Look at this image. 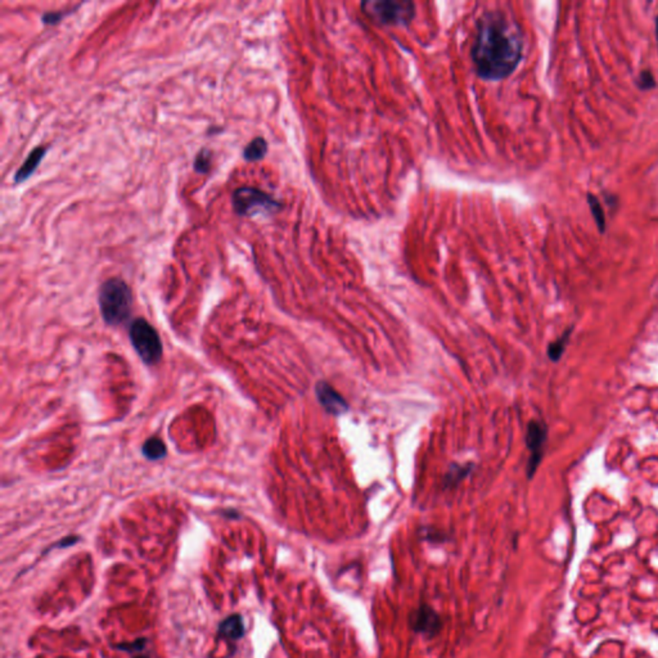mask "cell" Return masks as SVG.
I'll return each mask as SVG.
<instances>
[{
    "instance_id": "1",
    "label": "cell",
    "mask_w": 658,
    "mask_h": 658,
    "mask_svg": "<svg viewBox=\"0 0 658 658\" xmlns=\"http://www.w3.org/2000/svg\"><path fill=\"white\" fill-rule=\"evenodd\" d=\"M523 57L519 24L502 10H489L477 21L470 59L480 79L502 82L516 71Z\"/></svg>"
},
{
    "instance_id": "2",
    "label": "cell",
    "mask_w": 658,
    "mask_h": 658,
    "mask_svg": "<svg viewBox=\"0 0 658 658\" xmlns=\"http://www.w3.org/2000/svg\"><path fill=\"white\" fill-rule=\"evenodd\" d=\"M99 307L105 321L120 326L132 314V295L129 286L120 278L106 280L99 288Z\"/></svg>"
},
{
    "instance_id": "3",
    "label": "cell",
    "mask_w": 658,
    "mask_h": 658,
    "mask_svg": "<svg viewBox=\"0 0 658 658\" xmlns=\"http://www.w3.org/2000/svg\"><path fill=\"white\" fill-rule=\"evenodd\" d=\"M360 9L373 24L383 27H406L417 15L411 0H364Z\"/></svg>"
},
{
    "instance_id": "4",
    "label": "cell",
    "mask_w": 658,
    "mask_h": 658,
    "mask_svg": "<svg viewBox=\"0 0 658 658\" xmlns=\"http://www.w3.org/2000/svg\"><path fill=\"white\" fill-rule=\"evenodd\" d=\"M132 347L147 365H155L162 358V342L156 329L148 321L138 318L132 321L129 330Z\"/></svg>"
},
{
    "instance_id": "5",
    "label": "cell",
    "mask_w": 658,
    "mask_h": 658,
    "mask_svg": "<svg viewBox=\"0 0 658 658\" xmlns=\"http://www.w3.org/2000/svg\"><path fill=\"white\" fill-rule=\"evenodd\" d=\"M231 205L239 216L255 214H275L282 210L280 201L254 187H240L233 192Z\"/></svg>"
},
{
    "instance_id": "6",
    "label": "cell",
    "mask_w": 658,
    "mask_h": 658,
    "mask_svg": "<svg viewBox=\"0 0 658 658\" xmlns=\"http://www.w3.org/2000/svg\"><path fill=\"white\" fill-rule=\"evenodd\" d=\"M548 438V427L542 420H533L527 424L526 446L530 452L527 463V477H534L537 467L543 461L544 450Z\"/></svg>"
},
{
    "instance_id": "7",
    "label": "cell",
    "mask_w": 658,
    "mask_h": 658,
    "mask_svg": "<svg viewBox=\"0 0 658 658\" xmlns=\"http://www.w3.org/2000/svg\"><path fill=\"white\" fill-rule=\"evenodd\" d=\"M409 626L417 634H422L427 638H435L443 629V620L437 611L431 606L422 604L411 612Z\"/></svg>"
},
{
    "instance_id": "8",
    "label": "cell",
    "mask_w": 658,
    "mask_h": 658,
    "mask_svg": "<svg viewBox=\"0 0 658 658\" xmlns=\"http://www.w3.org/2000/svg\"><path fill=\"white\" fill-rule=\"evenodd\" d=\"M315 396L321 405V408L333 417H339L350 411V405L344 399V396L337 392L326 381H319L315 385Z\"/></svg>"
},
{
    "instance_id": "9",
    "label": "cell",
    "mask_w": 658,
    "mask_h": 658,
    "mask_svg": "<svg viewBox=\"0 0 658 658\" xmlns=\"http://www.w3.org/2000/svg\"><path fill=\"white\" fill-rule=\"evenodd\" d=\"M473 469H475L473 463H466V464L452 463L447 467V470L443 478V489L450 490L461 485V482L472 473Z\"/></svg>"
},
{
    "instance_id": "10",
    "label": "cell",
    "mask_w": 658,
    "mask_h": 658,
    "mask_svg": "<svg viewBox=\"0 0 658 658\" xmlns=\"http://www.w3.org/2000/svg\"><path fill=\"white\" fill-rule=\"evenodd\" d=\"M47 151H48V147L39 146V147L33 148V151L30 152V155L26 158L25 162L17 170L16 175H15V183H16V184L24 183V181H27V179L35 173V170H36L38 166L40 164L41 160L45 156Z\"/></svg>"
},
{
    "instance_id": "11",
    "label": "cell",
    "mask_w": 658,
    "mask_h": 658,
    "mask_svg": "<svg viewBox=\"0 0 658 658\" xmlns=\"http://www.w3.org/2000/svg\"><path fill=\"white\" fill-rule=\"evenodd\" d=\"M219 636L227 638L229 641H238L245 634V622L240 615H231L227 617L219 625Z\"/></svg>"
},
{
    "instance_id": "12",
    "label": "cell",
    "mask_w": 658,
    "mask_h": 658,
    "mask_svg": "<svg viewBox=\"0 0 658 658\" xmlns=\"http://www.w3.org/2000/svg\"><path fill=\"white\" fill-rule=\"evenodd\" d=\"M268 141L263 139V137H257L255 139L251 140L243 149V158L247 162H257L261 161L263 157L268 153Z\"/></svg>"
},
{
    "instance_id": "13",
    "label": "cell",
    "mask_w": 658,
    "mask_h": 658,
    "mask_svg": "<svg viewBox=\"0 0 658 658\" xmlns=\"http://www.w3.org/2000/svg\"><path fill=\"white\" fill-rule=\"evenodd\" d=\"M141 452L148 461H160L167 454V449L161 438L151 437L143 445Z\"/></svg>"
},
{
    "instance_id": "14",
    "label": "cell",
    "mask_w": 658,
    "mask_h": 658,
    "mask_svg": "<svg viewBox=\"0 0 658 658\" xmlns=\"http://www.w3.org/2000/svg\"><path fill=\"white\" fill-rule=\"evenodd\" d=\"M572 329H574L572 327H569L567 330H565V333L560 338H557L554 342H551L549 347H548V356H549L551 362H558L562 358V355H563L566 347H567L568 339L571 337Z\"/></svg>"
},
{
    "instance_id": "15",
    "label": "cell",
    "mask_w": 658,
    "mask_h": 658,
    "mask_svg": "<svg viewBox=\"0 0 658 658\" xmlns=\"http://www.w3.org/2000/svg\"><path fill=\"white\" fill-rule=\"evenodd\" d=\"M588 204L590 206V211H592V216H594V220L597 222V227L599 228L601 231H606V216H604V211L602 208L598 198L592 196V194H589L588 196Z\"/></svg>"
},
{
    "instance_id": "16",
    "label": "cell",
    "mask_w": 658,
    "mask_h": 658,
    "mask_svg": "<svg viewBox=\"0 0 658 658\" xmlns=\"http://www.w3.org/2000/svg\"><path fill=\"white\" fill-rule=\"evenodd\" d=\"M213 161V152L208 148H202L194 158V170L198 174H207L210 171Z\"/></svg>"
},
{
    "instance_id": "17",
    "label": "cell",
    "mask_w": 658,
    "mask_h": 658,
    "mask_svg": "<svg viewBox=\"0 0 658 658\" xmlns=\"http://www.w3.org/2000/svg\"><path fill=\"white\" fill-rule=\"evenodd\" d=\"M420 535L429 543H444L447 540V534H445V533L436 530V528H432V527L420 528Z\"/></svg>"
},
{
    "instance_id": "18",
    "label": "cell",
    "mask_w": 658,
    "mask_h": 658,
    "mask_svg": "<svg viewBox=\"0 0 658 658\" xmlns=\"http://www.w3.org/2000/svg\"><path fill=\"white\" fill-rule=\"evenodd\" d=\"M72 12H74V9H68L66 12H45V13L41 16V21H43L44 25H58L65 17L71 15Z\"/></svg>"
},
{
    "instance_id": "19",
    "label": "cell",
    "mask_w": 658,
    "mask_h": 658,
    "mask_svg": "<svg viewBox=\"0 0 658 658\" xmlns=\"http://www.w3.org/2000/svg\"><path fill=\"white\" fill-rule=\"evenodd\" d=\"M639 85L642 89H652L656 86V80L650 71H643L639 77Z\"/></svg>"
},
{
    "instance_id": "20",
    "label": "cell",
    "mask_w": 658,
    "mask_h": 658,
    "mask_svg": "<svg viewBox=\"0 0 658 658\" xmlns=\"http://www.w3.org/2000/svg\"><path fill=\"white\" fill-rule=\"evenodd\" d=\"M656 33H657V40H658V17L656 18Z\"/></svg>"
},
{
    "instance_id": "21",
    "label": "cell",
    "mask_w": 658,
    "mask_h": 658,
    "mask_svg": "<svg viewBox=\"0 0 658 658\" xmlns=\"http://www.w3.org/2000/svg\"><path fill=\"white\" fill-rule=\"evenodd\" d=\"M135 658H148V657H146V656H144V657H143V656H138V657H135Z\"/></svg>"
}]
</instances>
